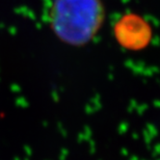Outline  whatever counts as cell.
Masks as SVG:
<instances>
[{"instance_id":"obj_1","label":"cell","mask_w":160,"mask_h":160,"mask_svg":"<svg viewBox=\"0 0 160 160\" xmlns=\"http://www.w3.org/2000/svg\"><path fill=\"white\" fill-rule=\"evenodd\" d=\"M106 17L103 0H52L48 25L59 42L80 48L98 37Z\"/></svg>"},{"instance_id":"obj_2","label":"cell","mask_w":160,"mask_h":160,"mask_svg":"<svg viewBox=\"0 0 160 160\" xmlns=\"http://www.w3.org/2000/svg\"><path fill=\"white\" fill-rule=\"evenodd\" d=\"M114 41L124 50L137 52L147 49L153 40V28L148 19L135 12L120 16L112 26Z\"/></svg>"}]
</instances>
